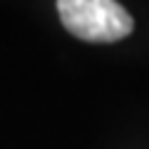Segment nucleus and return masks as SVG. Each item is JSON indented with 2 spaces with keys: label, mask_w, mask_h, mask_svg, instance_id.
<instances>
[{
  "label": "nucleus",
  "mask_w": 149,
  "mask_h": 149,
  "mask_svg": "<svg viewBox=\"0 0 149 149\" xmlns=\"http://www.w3.org/2000/svg\"><path fill=\"white\" fill-rule=\"evenodd\" d=\"M65 30L87 42H117L134 30V20L117 0H57Z\"/></svg>",
  "instance_id": "f257e3e1"
}]
</instances>
